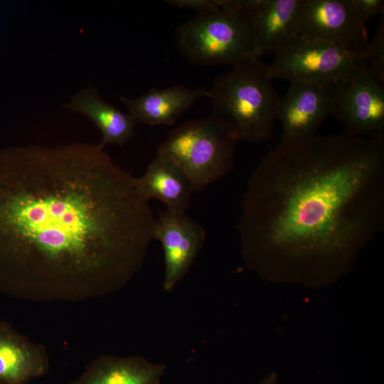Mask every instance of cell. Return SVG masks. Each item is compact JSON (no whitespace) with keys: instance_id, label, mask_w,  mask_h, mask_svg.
<instances>
[{"instance_id":"6da1fadb","label":"cell","mask_w":384,"mask_h":384,"mask_svg":"<svg viewBox=\"0 0 384 384\" xmlns=\"http://www.w3.org/2000/svg\"><path fill=\"white\" fill-rule=\"evenodd\" d=\"M136 178L99 144L0 152V293L78 303L127 286L154 240Z\"/></svg>"},{"instance_id":"7a4b0ae2","label":"cell","mask_w":384,"mask_h":384,"mask_svg":"<svg viewBox=\"0 0 384 384\" xmlns=\"http://www.w3.org/2000/svg\"><path fill=\"white\" fill-rule=\"evenodd\" d=\"M242 259L267 281L319 287L353 267L384 228V137L346 131L280 143L248 179Z\"/></svg>"},{"instance_id":"3957f363","label":"cell","mask_w":384,"mask_h":384,"mask_svg":"<svg viewBox=\"0 0 384 384\" xmlns=\"http://www.w3.org/2000/svg\"><path fill=\"white\" fill-rule=\"evenodd\" d=\"M268 64L254 59L218 75L209 90L212 114L223 120L239 142L260 143L273 134L279 97Z\"/></svg>"},{"instance_id":"277c9868","label":"cell","mask_w":384,"mask_h":384,"mask_svg":"<svg viewBox=\"0 0 384 384\" xmlns=\"http://www.w3.org/2000/svg\"><path fill=\"white\" fill-rule=\"evenodd\" d=\"M250 0H225L216 11L198 14L181 24L175 37L180 53L191 63L235 67L254 57Z\"/></svg>"},{"instance_id":"5b68a950","label":"cell","mask_w":384,"mask_h":384,"mask_svg":"<svg viewBox=\"0 0 384 384\" xmlns=\"http://www.w3.org/2000/svg\"><path fill=\"white\" fill-rule=\"evenodd\" d=\"M238 142L233 130L211 114L173 129L156 154L175 164L193 191L200 192L233 169Z\"/></svg>"},{"instance_id":"8992f818","label":"cell","mask_w":384,"mask_h":384,"mask_svg":"<svg viewBox=\"0 0 384 384\" xmlns=\"http://www.w3.org/2000/svg\"><path fill=\"white\" fill-rule=\"evenodd\" d=\"M274 55L268 64L270 78L289 83L334 85L356 68L367 65L365 53L301 34Z\"/></svg>"},{"instance_id":"52a82bcc","label":"cell","mask_w":384,"mask_h":384,"mask_svg":"<svg viewBox=\"0 0 384 384\" xmlns=\"http://www.w3.org/2000/svg\"><path fill=\"white\" fill-rule=\"evenodd\" d=\"M332 114L344 131L363 138L384 137V83L368 66L356 68L334 85Z\"/></svg>"},{"instance_id":"ba28073f","label":"cell","mask_w":384,"mask_h":384,"mask_svg":"<svg viewBox=\"0 0 384 384\" xmlns=\"http://www.w3.org/2000/svg\"><path fill=\"white\" fill-rule=\"evenodd\" d=\"M299 26L301 35L366 54L368 43L366 24L349 0H302Z\"/></svg>"},{"instance_id":"9c48e42d","label":"cell","mask_w":384,"mask_h":384,"mask_svg":"<svg viewBox=\"0 0 384 384\" xmlns=\"http://www.w3.org/2000/svg\"><path fill=\"white\" fill-rule=\"evenodd\" d=\"M206 236L203 228L186 213L169 209L159 211L154 238L164 251V291H172L184 277L201 250Z\"/></svg>"},{"instance_id":"30bf717a","label":"cell","mask_w":384,"mask_h":384,"mask_svg":"<svg viewBox=\"0 0 384 384\" xmlns=\"http://www.w3.org/2000/svg\"><path fill=\"white\" fill-rule=\"evenodd\" d=\"M333 107V85L290 82L278 105L280 143H295L316 136L325 119L332 114Z\"/></svg>"},{"instance_id":"8fae6325","label":"cell","mask_w":384,"mask_h":384,"mask_svg":"<svg viewBox=\"0 0 384 384\" xmlns=\"http://www.w3.org/2000/svg\"><path fill=\"white\" fill-rule=\"evenodd\" d=\"M302 0H251L248 11L254 57L275 54L299 35Z\"/></svg>"},{"instance_id":"7c38bea8","label":"cell","mask_w":384,"mask_h":384,"mask_svg":"<svg viewBox=\"0 0 384 384\" xmlns=\"http://www.w3.org/2000/svg\"><path fill=\"white\" fill-rule=\"evenodd\" d=\"M50 368L46 348L0 320V384H29Z\"/></svg>"},{"instance_id":"4fadbf2b","label":"cell","mask_w":384,"mask_h":384,"mask_svg":"<svg viewBox=\"0 0 384 384\" xmlns=\"http://www.w3.org/2000/svg\"><path fill=\"white\" fill-rule=\"evenodd\" d=\"M209 97V90L203 87L191 89L176 85L164 89L151 88L139 97H121L120 100L137 123L171 126L196 100Z\"/></svg>"},{"instance_id":"5bb4252c","label":"cell","mask_w":384,"mask_h":384,"mask_svg":"<svg viewBox=\"0 0 384 384\" xmlns=\"http://www.w3.org/2000/svg\"><path fill=\"white\" fill-rule=\"evenodd\" d=\"M166 368L141 356L103 355L70 384H161Z\"/></svg>"},{"instance_id":"9a60e30c","label":"cell","mask_w":384,"mask_h":384,"mask_svg":"<svg viewBox=\"0 0 384 384\" xmlns=\"http://www.w3.org/2000/svg\"><path fill=\"white\" fill-rule=\"evenodd\" d=\"M63 107L92 122L102 134L98 144L102 148L109 144L124 146L134 135L138 124L129 113L106 102L92 86L78 92Z\"/></svg>"},{"instance_id":"2e32d148","label":"cell","mask_w":384,"mask_h":384,"mask_svg":"<svg viewBox=\"0 0 384 384\" xmlns=\"http://www.w3.org/2000/svg\"><path fill=\"white\" fill-rule=\"evenodd\" d=\"M144 198L161 201L166 209L186 213L193 193L190 182L181 170L166 157L156 154L145 173L136 178Z\"/></svg>"},{"instance_id":"e0dca14e","label":"cell","mask_w":384,"mask_h":384,"mask_svg":"<svg viewBox=\"0 0 384 384\" xmlns=\"http://www.w3.org/2000/svg\"><path fill=\"white\" fill-rule=\"evenodd\" d=\"M366 55L369 73L384 83V14L380 15L376 31L368 43Z\"/></svg>"},{"instance_id":"ac0fdd59","label":"cell","mask_w":384,"mask_h":384,"mask_svg":"<svg viewBox=\"0 0 384 384\" xmlns=\"http://www.w3.org/2000/svg\"><path fill=\"white\" fill-rule=\"evenodd\" d=\"M350 3L358 17L366 23L377 15L384 14L383 0H349Z\"/></svg>"},{"instance_id":"d6986e66","label":"cell","mask_w":384,"mask_h":384,"mask_svg":"<svg viewBox=\"0 0 384 384\" xmlns=\"http://www.w3.org/2000/svg\"><path fill=\"white\" fill-rule=\"evenodd\" d=\"M170 5L195 11L197 14L216 11L224 6L225 0H170Z\"/></svg>"},{"instance_id":"ffe728a7","label":"cell","mask_w":384,"mask_h":384,"mask_svg":"<svg viewBox=\"0 0 384 384\" xmlns=\"http://www.w3.org/2000/svg\"><path fill=\"white\" fill-rule=\"evenodd\" d=\"M255 384H279L277 375L274 372H272L261 381Z\"/></svg>"},{"instance_id":"44dd1931","label":"cell","mask_w":384,"mask_h":384,"mask_svg":"<svg viewBox=\"0 0 384 384\" xmlns=\"http://www.w3.org/2000/svg\"><path fill=\"white\" fill-rule=\"evenodd\" d=\"M29 384H31V383H29Z\"/></svg>"}]
</instances>
